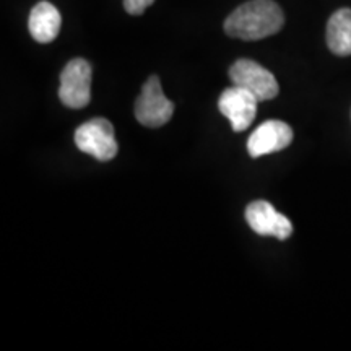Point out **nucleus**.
<instances>
[{
	"mask_svg": "<svg viewBox=\"0 0 351 351\" xmlns=\"http://www.w3.org/2000/svg\"><path fill=\"white\" fill-rule=\"evenodd\" d=\"M285 15L274 0H251L239 5L225 20V33L243 41L274 36L283 28Z\"/></svg>",
	"mask_w": 351,
	"mask_h": 351,
	"instance_id": "nucleus-1",
	"label": "nucleus"
},
{
	"mask_svg": "<svg viewBox=\"0 0 351 351\" xmlns=\"http://www.w3.org/2000/svg\"><path fill=\"white\" fill-rule=\"evenodd\" d=\"M75 145L78 150L103 163L111 161L119 150L114 138V127L103 117H96L78 127L75 130Z\"/></svg>",
	"mask_w": 351,
	"mask_h": 351,
	"instance_id": "nucleus-2",
	"label": "nucleus"
},
{
	"mask_svg": "<svg viewBox=\"0 0 351 351\" xmlns=\"http://www.w3.org/2000/svg\"><path fill=\"white\" fill-rule=\"evenodd\" d=\"M91 65L85 59H72L60 73L59 98L64 106L82 109L91 99Z\"/></svg>",
	"mask_w": 351,
	"mask_h": 351,
	"instance_id": "nucleus-3",
	"label": "nucleus"
},
{
	"mask_svg": "<svg viewBox=\"0 0 351 351\" xmlns=\"http://www.w3.org/2000/svg\"><path fill=\"white\" fill-rule=\"evenodd\" d=\"M174 112V104L161 90L160 78L153 75L145 82L142 93L135 103V117L145 127H161L168 124Z\"/></svg>",
	"mask_w": 351,
	"mask_h": 351,
	"instance_id": "nucleus-4",
	"label": "nucleus"
},
{
	"mask_svg": "<svg viewBox=\"0 0 351 351\" xmlns=\"http://www.w3.org/2000/svg\"><path fill=\"white\" fill-rule=\"evenodd\" d=\"M230 78L234 85L251 91L258 101L274 99L280 91L274 73L251 59L236 60L230 69Z\"/></svg>",
	"mask_w": 351,
	"mask_h": 351,
	"instance_id": "nucleus-5",
	"label": "nucleus"
},
{
	"mask_svg": "<svg viewBox=\"0 0 351 351\" xmlns=\"http://www.w3.org/2000/svg\"><path fill=\"white\" fill-rule=\"evenodd\" d=\"M258 99L251 91L238 85L228 88L218 99V109L228 117L234 132H243L252 124L257 116Z\"/></svg>",
	"mask_w": 351,
	"mask_h": 351,
	"instance_id": "nucleus-6",
	"label": "nucleus"
},
{
	"mask_svg": "<svg viewBox=\"0 0 351 351\" xmlns=\"http://www.w3.org/2000/svg\"><path fill=\"white\" fill-rule=\"evenodd\" d=\"M245 221L254 232L261 236H271L280 241L288 239L293 234L291 221L283 213L265 200L251 202L245 208Z\"/></svg>",
	"mask_w": 351,
	"mask_h": 351,
	"instance_id": "nucleus-7",
	"label": "nucleus"
},
{
	"mask_svg": "<svg viewBox=\"0 0 351 351\" xmlns=\"http://www.w3.org/2000/svg\"><path fill=\"white\" fill-rule=\"evenodd\" d=\"M293 142V129L283 121H267L252 132L247 150L252 158L282 152Z\"/></svg>",
	"mask_w": 351,
	"mask_h": 351,
	"instance_id": "nucleus-8",
	"label": "nucleus"
},
{
	"mask_svg": "<svg viewBox=\"0 0 351 351\" xmlns=\"http://www.w3.org/2000/svg\"><path fill=\"white\" fill-rule=\"evenodd\" d=\"M60 25H62V19H60L59 10L46 0L36 3L29 12L28 28L36 43L47 44L54 41L59 36Z\"/></svg>",
	"mask_w": 351,
	"mask_h": 351,
	"instance_id": "nucleus-9",
	"label": "nucleus"
},
{
	"mask_svg": "<svg viewBox=\"0 0 351 351\" xmlns=\"http://www.w3.org/2000/svg\"><path fill=\"white\" fill-rule=\"evenodd\" d=\"M327 46L335 56H351V8H340L328 19Z\"/></svg>",
	"mask_w": 351,
	"mask_h": 351,
	"instance_id": "nucleus-10",
	"label": "nucleus"
},
{
	"mask_svg": "<svg viewBox=\"0 0 351 351\" xmlns=\"http://www.w3.org/2000/svg\"><path fill=\"white\" fill-rule=\"evenodd\" d=\"M155 0H124V8L130 15H142Z\"/></svg>",
	"mask_w": 351,
	"mask_h": 351,
	"instance_id": "nucleus-11",
	"label": "nucleus"
}]
</instances>
